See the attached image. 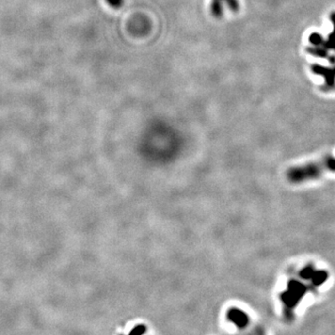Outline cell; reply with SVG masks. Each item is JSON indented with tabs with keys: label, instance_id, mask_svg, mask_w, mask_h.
I'll use <instances>...</instances> for the list:
<instances>
[{
	"label": "cell",
	"instance_id": "7a4b0ae2",
	"mask_svg": "<svg viewBox=\"0 0 335 335\" xmlns=\"http://www.w3.org/2000/svg\"><path fill=\"white\" fill-rule=\"evenodd\" d=\"M327 172L335 173V158H327L321 161L292 168L288 173V179L291 183L300 184L315 180Z\"/></svg>",
	"mask_w": 335,
	"mask_h": 335
},
{
	"label": "cell",
	"instance_id": "5b68a950",
	"mask_svg": "<svg viewBox=\"0 0 335 335\" xmlns=\"http://www.w3.org/2000/svg\"><path fill=\"white\" fill-rule=\"evenodd\" d=\"M112 6H114V7H116V8H117V7H120L121 6V4H122V0H107Z\"/></svg>",
	"mask_w": 335,
	"mask_h": 335
},
{
	"label": "cell",
	"instance_id": "3957f363",
	"mask_svg": "<svg viewBox=\"0 0 335 335\" xmlns=\"http://www.w3.org/2000/svg\"><path fill=\"white\" fill-rule=\"evenodd\" d=\"M223 4L228 6V9L231 11L239 10V2L238 0H212L211 3V12L215 17H221L223 13Z\"/></svg>",
	"mask_w": 335,
	"mask_h": 335
},
{
	"label": "cell",
	"instance_id": "6da1fadb",
	"mask_svg": "<svg viewBox=\"0 0 335 335\" xmlns=\"http://www.w3.org/2000/svg\"><path fill=\"white\" fill-rule=\"evenodd\" d=\"M300 279H289L287 287L280 294L282 315L289 323L297 321L302 316L303 303L306 296L315 293L324 285L329 274L323 270H316L312 266H306L299 273Z\"/></svg>",
	"mask_w": 335,
	"mask_h": 335
},
{
	"label": "cell",
	"instance_id": "277c9868",
	"mask_svg": "<svg viewBox=\"0 0 335 335\" xmlns=\"http://www.w3.org/2000/svg\"><path fill=\"white\" fill-rule=\"evenodd\" d=\"M230 318L233 319V321L239 324V326H244L247 324V316L242 312H232Z\"/></svg>",
	"mask_w": 335,
	"mask_h": 335
}]
</instances>
